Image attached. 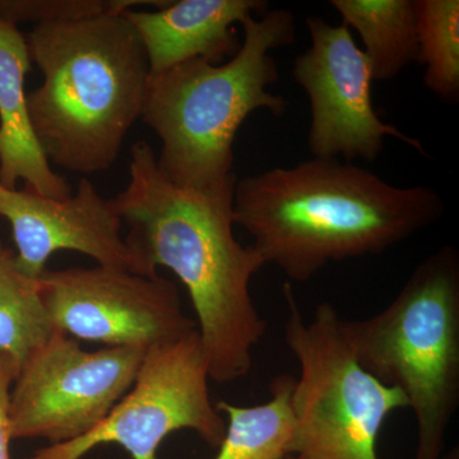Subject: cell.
Segmentation results:
<instances>
[{"instance_id": "cell-17", "label": "cell", "mask_w": 459, "mask_h": 459, "mask_svg": "<svg viewBox=\"0 0 459 459\" xmlns=\"http://www.w3.org/2000/svg\"><path fill=\"white\" fill-rule=\"evenodd\" d=\"M419 63L424 83L444 101L459 99V2L418 0Z\"/></svg>"}, {"instance_id": "cell-14", "label": "cell", "mask_w": 459, "mask_h": 459, "mask_svg": "<svg viewBox=\"0 0 459 459\" xmlns=\"http://www.w3.org/2000/svg\"><path fill=\"white\" fill-rule=\"evenodd\" d=\"M365 45L374 81H391L419 62L418 0H332Z\"/></svg>"}, {"instance_id": "cell-9", "label": "cell", "mask_w": 459, "mask_h": 459, "mask_svg": "<svg viewBox=\"0 0 459 459\" xmlns=\"http://www.w3.org/2000/svg\"><path fill=\"white\" fill-rule=\"evenodd\" d=\"M39 292L54 331L107 347H143L197 329L179 290L164 277L115 268L45 271Z\"/></svg>"}, {"instance_id": "cell-4", "label": "cell", "mask_w": 459, "mask_h": 459, "mask_svg": "<svg viewBox=\"0 0 459 459\" xmlns=\"http://www.w3.org/2000/svg\"><path fill=\"white\" fill-rule=\"evenodd\" d=\"M241 26L240 49L225 65L193 59L148 78L141 119L161 141L159 170L181 188L235 186L234 141L247 117L286 113L289 102L265 89L279 81L271 51L294 44V14L273 9Z\"/></svg>"}, {"instance_id": "cell-20", "label": "cell", "mask_w": 459, "mask_h": 459, "mask_svg": "<svg viewBox=\"0 0 459 459\" xmlns=\"http://www.w3.org/2000/svg\"><path fill=\"white\" fill-rule=\"evenodd\" d=\"M443 459H458L457 453L452 452L451 455H446V457H443Z\"/></svg>"}, {"instance_id": "cell-1", "label": "cell", "mask_w": 459, "mask_h": 459, "mask_svg": "<svg viewBox=\"0 0 459 459\" xmlns=\"http://www.w3.org/2000/svg\"><path fill=\"white\" fill-rule=\"evenodd\" d=\"M235 186L214 192L175 186L141 141L131 150L128 186L111 199L129 228L124 238L133 273L153 277L165 267L186 287L210 379L219 385L249 374L267 329L250 291L265 263L235 238Z\"/></svg>"}, {"instance_id": "cell-7", "label": "cell", "mask_w": 459, "mask_h": 459, "mask_svg": "<svg viewBox=\"0 0 459 459\" xmlns=\"http://www.w3.org/2000/svg\"><path fill=\"white\" fill-rule=\"evenodd\" d=\"M210 380L198 329L153 344L131 391L98 427L71 442L38 449L26 459H82L102 444H117L132 459H157L164 439L184 429L219 448L226 421L211 400Z\"/></svg>"}, {"instance_id": "cell-22", "label": "cell", "mask_w": 459, "mask_h": 459, "mask_svg": "<svg viewBox=\"0 0 459 459\" xmlns=\"http://www.w3.org/2000/svg\"><path fill=\"white\" fill-rule=\"evenodd\" d=\"M0 188H3V186H0Z\"/></svg>"}, {"instance_id": "cell-2", "label": "cell", "mask_w": 459, "mask_h": 459, "mask_svg": "<svg viewBox=\"0 0 459 459\" xmlns=\"http://www.w3.org/2000/svg\"><path fill=\"white\" fill-rule=\"evenodd\" d=\"M430 186L401 188L337 159L314 157L237 181L235 225L265 264L307 282L332 262L382 255L444 214Z\"/></svg>"}, {"instance_id": "cell-21", "label": "cell", "mask_w": 459, "mask_h": 459, "mask_svg": "<svg viewBox=\"0 0 459 459\" xmlns=\"http://www.w3.org/2000/svg\"><path fill=\"white\" fill-rule=\"evenodd\" d=\"M286 459H292L291 457H287Z\"/></svg>"}, {"instance_id": "cell-10", "label": "cell", "mask_w": 459, "mask_h": 459, "mask_svg": "<svg viewBox=\"0 0 459 459\" xmlns=\"http://www.w3.org/2000/svg\"><path fill=\"white\" fill-rule=\"evenodd\" d=\"M307 27L312 45L296 57L292 74L310 102V153L373 162L385 150V137H392L429 157L421 141L383 122L374 110L370 63L349 27L314 16L307 18Z\"/></svg>"}, {"instance_id": "cell-5", "label": "cell", "mask_w": 459, "mask_h": 459, "mask_svg": "<svg viewBox=\"0 0 459 459\" xmlns=\"http://www.w3.org/2000/svg\"><path fill=\"white\" fill-rule=\"evenodd\" d=\"M356 360L400 389L418 424L413 459H443L459 406V255L451 246L420 263L394 301L360 320L342 318Z\"/></svg>"}, {"instance_id": "cell-19", "label": "cell", "mask_w": 459, "mask_h": 459, "mask_svg": "<svg viewBox=\"0 0 459 459\" xmlns=\"http://www.w3.org/2000/svg\"><path fill=\"white\" fill-rule=\"evenodd\" d=\"M16 362L7 353L0 351V459H11L9 455V394L18 374Z\"/></svg>"}, {"instance_id": "cell-13", "label": "cell", "mask_w": 459, "mask_h": 459, "mask_svg": "<svg viewBox=\"0 0 459 459\" xmlns=\"http://www.w3.org/2000/svg\"><path fill=\"white\" fill-rule=\"evenodd\" d=\"M30 69L25 36L0 18V186L16 190L23 180L26 189L45 197L68 198L71 186L53 170L33 132L25 92Z\"/></svg>"}, {"instance_id": "cell-3", "label": "cell", "mask_w": 459, "mask_h": 459, "mask_svg": "<svg viewBox=\"0 0 459 459\" xmlns=\"http://www.w3.org/2000/svg\"><path fill=\"white\" fill-rule=\"evenodd\" d=\"M117 0L98 16L35 25L26 36L42 83L27 96L33 132L49 162L95 174L119 157L141 119L150 66L140 35L126 16L134 5Z\"/></svg>"}, {"instance_id": "cell-15", "label": "cell", "mask_w": 459, "mask_h": 459, "mask_svg": "<svg viewBox=\"0 0 459 459\" xmlns=\"http://www.w3.org/2000/svg\"><path fill=\"white\" fill-rule=\"evenodd\" d=\"M296 377L279 376L271 383V398L252 407L217 402L228 416L225 437L214 459H286L294 435L292 394Z\"/></svg>"}, {"instance_id": "cell-6", "label": "cell", "mask_w": 459, "mask_h": 459, "mask_svg": "<svg viewBox=\"0 0 459 459\" xmlns=\"http://www.w3.org/2000/svg\"><path fill=\"white\" fill-rule=\"evenodd\" d=\"M285 342L300 377L292 394V459H379L377 440L392 412L409 409L400 389L383 385L356 360L342 316L329 303L305 319L290 283Z\"/></svg>"}, {"instance_id": "cell-18", "label": "cell", "mask_w": 459, "mask_h": 459, "mask_svg": "<svg viewBox=\"0 0 459 459\" xmlns=\"http://www.w3.org/2000/svg\"><path fill=\"white\" fill-rule=\"evenodd\" d=\"M117 0H0V18L20 22H65L98 16L115 7Z\"/></svg>"}, {"instance_id": "cell-12", "label": "cell", "mask_w": 459, "mask_h": 459, "mask_svg": "<svg viewBox=\"0 0 459 459\" xmlns=\"http://www.w3.org/2000/svg\"><path fill=\"white\" fill-rule=\"evenodd\" d=\"M267 8L262 0H180L156 12L126 9L140 35L150 75L193 59L219 65L240 49L234 25Z\"/></svg>"}, {"instance_id": "cell-8", "label": "cell", "mask_w": 459, "mask_h": 459, "mask_svg": "<svg viewBox=\"0 0 459 459\" xmlns=\"http://www.w3.org/2000/svg\"><path fill=\"white\" fill-rule=\"evenodd\" d=\"M147 349L86 351L54 331L21 365L9 394L11 439L71 442L98 427L131 391Z\"/></svg>"}, {"instance_id": "cell-11", "label": "cell", "mask_w": 459, "mask_h": 459, "mask_svg": "<svg viewBox=\"0 0 459 459\" xmlns=\"http://www.w3.org/2000/svg\"><path fill=\"white\" fill-rule=\"evenodd\" d=\"M0 216L11 223L17 267L33 280L40 279L50 256L60 250L82 253L101 267L133 273L122 217L90 180H81L75 195L65 199L26 188H0Z\"/></svg>"}, {"instance_id": "cell-16", "label": "cell", "mask_w": 459, "mask_h": 459, "mask_svg": "<svg viewBox=\"0 0 459 459\" xmlns=\"http://www.w3.org/2000/svg\"><path fill=\"white\" fill-rule=\"evenodd\" d=\"M53 332L38 280L23 274L16 255L0 243V351L11 356L20 369Z\"/></svg>"}]
</instances>
